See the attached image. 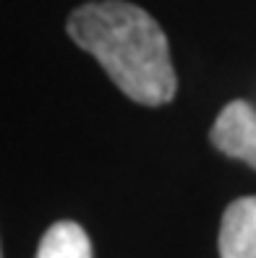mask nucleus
I'll list each match as a JSON object with an SVG mask.
<instances>
[{
    "label": "nucleus",
    "instance_id": "nucleus-1",
    "mask_svg": "<svg viewBox=\"0 0 256 258\" xmlns=\"http://www.w3.org/2000/svg\"><path fill=\"white\" fill-rule=\"evenodd\" d=\"M66 29L133 102L160 107L175 97L168 37L144 8L126 0H97L73 11Z\"/></svg>",
    "mask_w": 256,
    "mask_h": 258
},
{
    "label": "nucleus",
    "instance_id": "nucleus-2",
    "mask_svg": "<svg viewBox=\"0 0 256 258\" xmlns=\"http://www.w3.org/2000/svg\"><path fill=\"white\" fill-rule=\"evenodd\" d=\"M209 139L225 157L240 159L256 170V110L248 102L235 99L225 104L215 120Z\"/></svg>",
    "mask_w": 256,
    "mask_h": 258
},
{
    "label": "nucleus",
    "instance_id": "nucleus-3",
    "mask_svg": "<svg viewBox=\"0 0 256 258\" xmlns=\"http://www.w3.org/2000/svg\"><path fill=\"white\" fill-rule=\"evenodd\" d=\"M220 258H256V196L238 199L225 209Z\"/></svg>",
    "mask_w": 256,
    "mask_h": 258
},
{
    "label": "nucleus",
    "instance_id": "nucleus-4",
    "mask_svg": "<svg viewBox=\"0 0 256 258\" xmlns=\"http://www.w3.org/2000/svg\"><path fill=\"white\" fill-rule=\"evenodd\" d=\"M37 258H92V242L76 222H55L42 235Z\"/></svg>",
    "mask_w": 256,
    "mask_h": 258
},
{
    "label": "nucleus",
    "instance_id": "nucleus-5",
    "mask_svg": "<svg viewBox=\"0 0 256 258\" xmlns=\"http://www.w3.org/2000/svg\"><path fill=\"white\" fill-rule=\"evenodd\" d=\"M0 258H3V255H0Z\"/></svg>",
    "mask_w": 256,
    "mask_h": 258
}]
</instances>
